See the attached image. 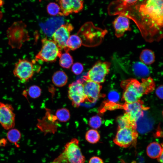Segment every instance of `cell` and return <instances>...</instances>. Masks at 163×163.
<instances>
[{"mask_svg":"<svg viewBox=\"0 0 163 163\" xmlns=\"http://www.w3.org/2000/svg\"><path fill=\"white\" fill-rule=\"evenodd\" d=\"M163 0H145L139 6V19L136 24L141 35L148 42L163 37Z\"/></svg>","mask_w":163,"mask_h":163,"instance_id":"cell-1","label":"cell"},{"mask_svg":"<svg viewBox=\"0 0 163 163\" xmlns=\"http://www.w3.org/2000/svg\"><path fill=\"white\" fill-rule=\"evenodd\" d=\"M124 90L123 98L126 103H132L139 100L144 94L152 91L155 84L150 77L143 78L140 82L136 79H129L123 82Z\"/></svg>","mask_w":163,"mask_h":163,"instance_id":"cell-2","label":"cell"},{"mask_svg":"<svg viewBox=\"0 0 163 163\" xmlns=\"http://www.w3.org/2000/svg\"><path fill=\"white\" fill-rule=\"evenodd\" d=\"M85 161L78 140L73 138L66 144L62 152L52 163H84Z\"/></svg>","mask_w":163,"mask_h":163,"instance_id":"cell-3","label":"cell"},{"mask_svg":"<svg viewBox=\"0 0 163 163\" xmlns=\"http://www.w3.org/2000/svg\"><path fill=\"white\" fill-rule=\"evenodd\" d=\"M6 33L8 44L13 48L20 49L30 38L26 25L21 21L13 23Z\"/></svg>","mask_w":163,"mask_h":163,"instance_id":"cell-4","label":"cell"},{"mask_svg":"<svg viewBox=\"0 0 163 163\" xmlns=\"http://www.w3.org/2000/svg\"><path fill=\"white\" fill-rule=\"evenodd\" d=\"M36 61H30L26 59H20L15 64L13 74L24 83L27 82L33 76L35 72H38L40 68L35 66Z\"/></svg>","mask_w":163,"mask_h":163,"instance_id":"cell-5","label":"cell"},{"mask_svg":"<svg viewBox=\"0 0 163 163\" xmlns=\"http://www.w3.org/2000/svg\"><path fill=\"white\" fill-rule=\"evenodd\" d=\"M42 46L40 51L35 56V60L44 62L55 61L59 57L62 52L53 40L44 38L41 40Z\"/></svg>","mask_w":163,"mask_h":163,"instance_id":"cell-6","label":"cell"},{"mask_svg":"<svg viewBox=\"0 0 163 163\" xmlns=\"http://www.w3.org/2000/svg\"><path fill=\"white\" fill-rule=\"evenodd\" d=\"M138 137V133L135 127L119 128L113 142L120 147L126 148L135 145Z\"/></svg>","mask_w":163,"mask_h":163,"instance_id":"cell-7","label":"cell"},{"mask_svg":"<svg viewBox=\"0 0 163 163\" xmlns=\"http://www.w3.org/2000/svg\"><path fill=\"white\" fill-rule=\"evenodd\" d=\"M111 63L108 62L98 61L88 71L83 80H90L100 84L104 82L108 73Z\"/></svg>","mask_w":163,"mask_h":163,"instance_id":"cell-8","label":"cell"},{"mask_svg":"<svg viewBox=\"0 0 163 163\" xmlns=\"http://www.w3.org/2000/svg\"><path fill=\"white\" fill-rule=\"evenodd\" d=\"M73 28L71 23H67L60 26L53 34V40L61 50H64L66 52L69 51L67 42Z\"/></svg>","mask_w":163,"mask_h":163,"instance_id":"cell-9","label":"cell"},{"mask_svg":"<svg viewBox=\"0 0 163 163\" xmlns=\"http://www.w3.org/2000/svg\"><path fill=\"white\" fill-rule=\"evenodd\" d=\"M84 81L83 80L79 79L69 85L68 97L72 101V105L75 107H78L81 103L85 101Z\"/></svg>","mask_w":163,"mask_h":163,"instance_id":"cell-10","label":"cell"},{"mask_svg":"<svg viewBox=\"0 0 163 163\" xmlns=\"http://www.w3.org/2000/svg\"><path fill=\"white\" fill-rule=\"evenodd\" d=\"M15 117L11 105L0 102V123L4 129H10L14 127Z\"/></svg>","mask_w":163,"mask_h":163,"instance_id":"cell-11","label":"cell"},{"mask_svg":"<svg viewBox=\"0 0 163 163\" xmlns=\"http://www.w3.org/2000/svg\"><path fill=\"white\" fill-rule=\"evenodd\" d=\"M60 8V15L67 16L77 13L84 8L83 0H58Z\"/></svg>","mask_w":163,"mask_h":163,"instance_id":"cell-12","label":"cell"},{"mask_svg":"<svg viewBox=\"0 0 163 163\" xmlns=\"http://www.w3.org/2000/svg\"><path fill=\"white\" fill-rule=\"evenodd\" d=\"M45 115L42 119L38 120L37 127L45 134L54 133L56 130L57 120L55 115L52 114L50 110L46 109Z\"/></svg>","mask_w":163,"mask_h":163,"instance_id":"cell-13","label":"cell"},{"mask_svg":"<svg viewBox=\"0 0 163 163\" xmlns=\"http://www.w3.org/2000/svg\"><path fill=\"white\" fill-rule=\"evenodd\" d=\"M83 84L84 93L85 101L93 103L98 99L100 95L101 86L100 84L88 80Z\"/></svg>","mask_w":163,"mask_h":163,"instance_id":"cell-14","label":"cell"},{"mask_svg":"<svg viewBox=\"0 0 163 163\" xmlns=\"http://www.w3.org/2000/svg\"><path fill=\"white\" fill-rule=\"evenodd\" d=\"M123 107L131 122L135 125L137 120L143 115L144 110L147 109L139 100L132 103H126Z\"/></svg>","mask_w":163,"mask_h":163,"instance_id":"cell-15","label":"cell"},{"mask_svg":"<svg viewBox=\"0 0 163 163\" xmlns=\"http://www.w3.org/2000/svg\"><path fill=\"white\" fill-rule=\"evenodd\" d=\"M113 24L115 35L117 38L122 37L126 32L130 30L129 20L124 15L120 14L115 19Z\"/></svg>","mask_w":163,"mask_h":163,"instance_id":"cell-16","label":"cell"},{"mask_svg":"<svg viewBox=\"0 0 163 163\" xmlns=\"http://www.w3.org/2000/svg\"><path fill=\"white\" fill-rule=\"evenodd\" d=\"M146 110H144L143 115L137 120L135 123L136 131L141 133L149 131L153 126V120L151 117L148 116Z\"/></svg>","mask_w":163,"mask_h":163,"instance_id":"cell-17","label":"cell"},{"mask_svg":"<svg viewBox=\"0 0 163 163\" xmlns=\"http://www.w3.org/2000/svg\"><path fill=\"white\" fill-rule=\"evenodd\" d=\"M132 70L136 76L145 78L150 74V71L146 65L141 62H136L132 66Z\"/></svg>","mask_w":163,"mask_h":163,"instance_id":"cell-18","label":"cell"},{"mask_svg":"<svg viewBox=\"0 0 163 163\" xmlns=\"http://www.w3.org/2000/svg\"><path fill=\"white\" fill-rule=\"evenodd\" d=\"M148 156L152 158H157L163 152L162 145L156 142L150 143L146 148Z\"/></svg>","mask_w":163,"mask_h":163,"instance_id":"cell-19","label":"cell"},{"mask_svg":"<svg viewBox=\"0 0 163 163\" xmlns=\"http://www.w3.org/2000/svg\"><path fill=\"white\" fill-rule=\"evenodd\" d=\"M68 78L66 73L62 71L55 72L52 77V81L53 84L58 87H62L66 85Z\"/></svg>","mask_w":163,"mask_h":163,"instance_id":"cell-20","label":"cell"},{"mask_svg":"<svg viewBox=\"0 0 163 163\" xmlns=\"http://www.w3.org/2000/svg\"><path fill=\"white\" fill-rule=\"evenodd\" d=\"M139 59L141 62L145 65H150L155 61V54L151 50L145 49L141 52L139 56Z\"/></svg>","mask_w":163,"mask_h":163,"instance_id":"cell-21","label":"cell"},{"mask_svg":"<svg viewBox=\"0 0 163 163\" xmlns=\"http://www.w3.org/2000/svg\"><path fill=\"white\" fill-rule=\"evenodd\" d=\"M82 44L80 37L77 35L73 34L70 36L67 42V46L69 50H74L79 48Z\"/></svg>","mask_w":163,"mask_h":163,"instance_id":"cell-22","label":"cell"},{"mask_svg":"<svg viewBox=\"0 0 163 163\" xmlns=\"http://www.w3.org/2000/svg\"><path fill=\"white\" fill-rule=\"evenodd\" d=\"M21 135L20 132L16 129H11L8 131L7 134V137L8 141L14 144L18 147L19 145L18 144L21 139Z\"/></svg>","mask_w":163,"mask_h":163,"instance_id":"cell-23","label":"cell"},{"mask_svg":"<svg viewBox=\"0 0 163 163\" xmlns=\"http://www.w3.org/2000/svg\"><path fill=\"white\" fill-rule=\"evenodd\" d=\"M59 58V65L63 68L69 69L73 64L72 57L68 52L62 53Z\"/></svg>","mask_w":163,"mask_h":163,"instance_id":"cell-24","label":"cell"},{"mask_svg":"<svg viewBox=\"0 0 163 163\" xmlns=\"http://www.w3.org/2000/svg\"><path fill=\"white\" fill-rule=\"evenodd\" d=\"M117 122L119 128L130 126L136 128L135 125L132 123L129 116L126 113L117 118Z\"/></svg>","mask_w":163,"mask_h":163,"instance_id":"cell-25","label":"cell"},{"mask_svg":"<svg viewBox=\"0 0 163 163\" xmlns=\"http://www.w3.org/2000/svg\"><path fill=\"white\" fill-rule=\"evenodd\" d=\"M100 136L98 132L94 129L88 130L85 135L86 140L89 143L95 144L99 141Z\"/></svg>","mask_w":163,"mask_h":163,"instance_id":"cell-26","label":"cell"},{"mask_svg":"<svg viewBox=\"0 0 163 163\" xmlns=\"http://www.w3.org/2000/svg\"><path fill=\"white\" fill-rule=\"evenodd\" d=\"M55 116L59 121L66 122L69 119L70 114L69 110L66 108H62L57 110Z\"/></svg>","mask_w":163,"mask_h":163,"instance_id":"cell-27","label":"cell"},{"mask_svg":"<svg viewBox=\"0 0 163 163\" xmlns=\"http://www.w3.org/2000/svg\"><path fill=\"white\" fill-rule=\"evenodd\" d=\"M48 13L51 16H56L60 14V8L59 4L54 2L49 3L46 7Z\"/></svg>","mask_w":163,"mask_h":163,"instance_id":"cell-28","label":"cell"},{"mask_svg":"<svg viewBox=\"0 0 163 163\" xmlns=\"http://www.w3.org/2000/svg\"><path fill=\"white\" fill-rule=\"evenodd\" d=\"M102 120L99 116L96 115L92 116L89 120V125L91 127L97 129L99 128L101 125Z\"/></svg>","mask_w":163,"mask_h":163,"instance_id":"cell-29","label":"cell"},{"mask_svg":"<svg viewBox=\"0 0 163 163\" xmlns=\"http://www.w3.org/2000/svg\"><path fill=\"white\" fill-rule=\"evenodd\" d=\"M41 90L38 86L36 85L30 87L28 90V94L29 96L33 98L38 97L41 95Z\"/></svg>","mask_w":163,"mask_h":163,"instance_id":"cell-30","label":"cell"},{"mask_svg":"<svg viewBox=\"0 0 163 163\" xmlns=\"http://www.w3.org/2000/svg\"><path fill=\"white\" fill-rule=\"evenodd\" d=\"M107 97L110 103L115 104L119 101L120 97L118 92L115 90H112L108 94Z\"/></svg>","mask_w":163,"mask_h":163,"instance_id":"cell-31","label":"cell"},{"mask_svg":"<svg viewBox=\"0 0 163 163\" xmlns=\"http://www.w3.org/2000/svg\"><path fill=\"white\" fill-rule=\"evenodd\" d=\"M83 66L80 62L75 63L72 66V71L75 75L80 74L83 72Z\"/></svg>","mask_w":163,"mask_h":163,"instance_id":"cell-32","label":"cell"},{"mask_svg":"<svg viewBox=\"0 0 163 163\" xmlns=\"http://www.w3.org/2000/svg\"><path fill=\"white\" fill-rule=\"evenodd\" d=\"M124 6H129L135 4L138 0H120Z\"/></svg>","mask_w":163,"mask_h":163,"instance_id":"cell-33","label":"cell"},{"mask_svg":"<svg viewBox=\"0 0 163 163\" xmlns=\"http://www.w3.org/2000/svg\"><path fill=\"white\" fill-rule=\"evenodd\" d=\"M88 163H104L102 160L97 156H93L90 159Z\"/></svg>","mask_w":163,"mask_h":163,"instance_id":"cell-34","label":"cell"},{"mask_svg":"<svg viewBox=\"0 0 163 163\" xmlns=\"http://www.w3.org/2000/svg\"><path fill=\"white\" fill-rule=\"evenodd\" d=\"M163 86H159L156 89L155 93L156 95L160 99L163 98Z\"/></svg>","mask_w":163,"mask_h":163,"instance_id":"cell-35","label":"cell"},{"mask_svg":"<svg viewBox=\"0 0 163 163\" xmlns=\"http://www.w3.org/2000/svg\"><path fill=\"white\" fill-rule=\"evenodd\" d=\"M7 144V141L6 139L2 138L0 139V147L5 146Z\"/></svg>","mask_w":163,"mask_h":163,"instance_id":"cell-36","label":"cell"},{"mask_svg":"<svg viewBox=\"0 0 163 163\" xmlns=\"http://www.w3.org/2000/svg\"><path fill=\"white\" fill-rule=\"evenodd\" d=\"M158 161L161 163H163V152L157 158Z\"/></svg>","mask_w":163,"mask_h":163,"instance_id":"cell-37","label":"cell"},{"mask_svg":"<svg viewBox=\"0 0 163 163\" xmlns=\"http://www.w3.org/2000/svg\"><path fill=\"white\" fill-rule=\"evenodd\" d=\"M2 17V12L0 11V20L1 19Z\"/></svg>","mask_w":163,"mask_h":163,"instance_id":"cell-38","label":"cell"}]
</instances>
